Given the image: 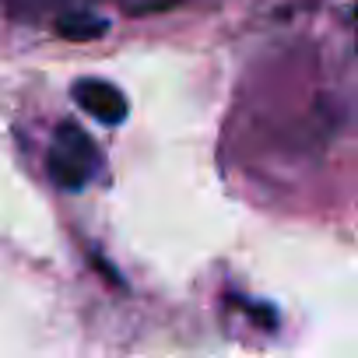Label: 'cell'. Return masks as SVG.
I'll list each match as a JSON object with an SVG mask.
<instances>
[{"label":"cell","mask_w":358,"mask_h":358,"mask_svg":"<svg viewBox=\"0 0 358 358\" xmlns=\"http://www.w3.org/2000/svg\"><path fill=\"white\" fill-rule=\"evenodd\" d=\"M99 165H102V155H99L95 141L78 123H71V120L60 123L53 148L46 155V172L53 183L60 190H85L88 179L99 172Z\"/></svg>","instance_id":"cell-1"},{"label":"cell","mask_w":358,"mask_h":358,"mask_svg":"<svg viewBox=\"0 0 358 358\" xmlns=\"http://www.w3.org/2000/svg\"><path fill=\"white\" fill-rule=\"evenodd\" d=\"M71 95H74V102H78L92 120H99L102 127H120V123H127L130 106H127V95H123L116 85H109V81H102V78H81V81L71 88Z\"/></svg>","instance_id":"cell-2"},{"label":"cell","mask_w":358,"mask_h":358,"mask_svg":"<svg viewBox=\"0 0 358 358\" xmlns=\"http://www.w3.org/2000/svg\"><path fill=\"white\" fill-rule=\"evenodd\" d=\"M106 29H109V22L99 15H88V11H71L57 22V32L71 43H92V39L106 36Z\"/></svg>","instance_id":"cell-3"},{"label":"cell","mask_w":358,"mask_h":358,"mask_svg":"<svg viewBox=\"0 0 358 358\" xmlns=\"http://www.w3.org/2000/svg\"><path fill=\"white\" fill-rule=\"evenodd\" d=\"M120 4L130 15H155V11H169L172 4H179V0H120Z\"/></svg>","instance_id":"cell-4"}]
</instances>
